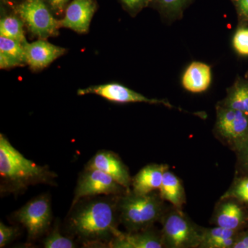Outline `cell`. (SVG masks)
I'll return each mask as SVG.
<instances>
[{"instance_id":"603a6c76","label":"cell","mask_w":248,"mask_h":248,"mask_svg":"<svg viewBox=\"0 0 248 248\" xmlns=\"http://www.w3.org/2000/svg\"><path fill=\"white\" fill-rule=\"evenodd\" d=\"M43 247L45 248H75L78 247L76 241L71 236H63L60 232V226L55 223L53 229L46 234L42 241Z\"/></svg>"},{"instance_id":"cb8c5ba5","label":"cell","mask_w":248,"mask_h":248,"mask_svg":"<svg viewBox=\"0 0 248 248\" xmlns=\"http://www.w3.org/2000/svg\"><path fill=\"white\" fill-rule=\"evenodd\" d=\"M221 198H232L239 202L248 203V177L239 178L234 180Z\"/></svg>"},{"instance_id":"83f0119b","label":"cell","mask_w":248,"mask_h":248,"mask_svg":"<svg viewBox=\"0 0 248 248\" xmlns=\"http://www.w3.org/2000/svg\"><path fill=\"white\" fill-rule=\"evenodd\" d=\"M237 16V27H248V0H230Z\"/></svg>"},{"instance_id":"f1b7e54d","label":"cell","mask_w":248,"mask_h":248,"mask_svg":"<svg viewBox=\"0 0 248 248\" xmlns=\"http://www.w3.org/2000/svg\"><path fill=\"white\" fill-rule=\"evenodd\" d=\"M54 16L57 18L63 17L67 6L72 0H44Z\"/></svg>"},{"instance_id":"d4e9b609","label":"cell","mask_w":248,"mask_h":248,"mask_svg":"<svg viewBox=\"0 0 248 248\" xmlns=\"http://www.w3.org/2000/svg\"><path fill=\"white\" fill-rule=\"evenodd\" d=\"M232 46L239 56L248 57V27H237L232 37Z\"/></svg>"},{"instance_id":"8992f818","label":"cell","mask_w":248,"mask_h":248,"mask_svg":"<svg viewBox=\"0 0 248 248\" xmlns=\"http://www.w3.org/2000/svg\"><path fill=\"white\" fill-rule=\"evenodd\" d=\"M12 218L27 230L29 242L40 239L50 231L53 221L50 196L43 194L34 197L15 212Z\"/></svg>"},{"instance_id":"1f68e13d","label":"cell","mask_w":248,"mask_h":248,"mask_svg":"<svg viewBox=\"0 0 248 248\" xmlns=\"http://www.w3.org/2000/svg\"><path fill=\"white\" fill-rule=\"evenodd\" d=\"M17 1L18 0H1V1L8 4H14V3L17 4Z\"/></svg>"},{"instance_id":"d6a6232c","label":"cell","mask_w":248,"mask_h":248,"mask_svg":"<svg viewBox=\"0 0 248 248\" xmlns=\"http://www.w3.org/2000/svg\"><path fill=\"white\" fill-rule=\"evenodd\" d=\"M245 78H248V71L246 72V74L244 76Z\"/></svg>"},{"instance_id":"5bb4252c","label":"cell","mask_w":248,"mask_h":248,"mask_svg":"<svg viewBox=\"0 0 248 248\" xmlns=\"http://www.w3.org/2000/svg\"><path fill=\"white\" fill-rule=\"evenodd\" d=\"M239 201L232 198H221L213 217L215 226L240 231L246 221V215Z\"/></svg>"},{"instance_id":"3957f363","label":"cell","mask_w":248,"mask_h":248,"mask_svg":"<svg viewBox=\"0 0 248 248\" xmlns=\"http://www.w3.org/2000/svg\"><path fill=\"white\" fill-rule=\"evenodd\" d=\"M117 206L120 223L128 232L151 228L156 222H161L169 209L155 191L141 195L128 190L120 196Z\"/></svg>"},{"instance_id":"4316f807","label":"cell","mask_w":248,"mask_h":248,"mask_svg":"<svg viewBox=\"0 0 248 248\" xmlns=\"http://www.w3.org/2000/svg\"><path fill=\"white\" fill-rule=\"evenodd\" d=\"M19 230L17 226H8L0 222V248H4L19 236Z\"/></svg>"},{"instance_id":"484cf974","label":"cell","mask_w":248,"mask_h":248,"mask_svg":"<svg viewBox=\"0 0 248 248\" xmlns=\"http://www.w3.org/2000/svg\"><path fill=\"white\" fill-rule=\"evenodd\" d=\"M123 9L132 17L138 16L142 10L151 6L153 0H118Z\"/></svg>"},{"instance_id":"5b68a950","label":"cell","mask_w":248,"mask_h":248,"mask_svg":"<svg viewBox=\"0 0 248 248\" xmlns=\"http://www.w3.org/2000/svg\"><path fill=\"white\" fill-rule=\"evenodd\" d=\"M13 9L37 40H47L59 35L62 28L60 19L54 16L44 0H22Z\"/></svg>"},{"instance_id":"8fae6325","label":"cell","mask_w":248,"mask_h":248,"mask_svg":"<svg viewBox=\"0 0 248 248\" xmlns=\"http://www.w3.org/2000/svg\"><path fill=\"white\" fill-rule=\"evenodd\" d=\"M97 10L95 0H72L63 17L60 19V25L79 34L88 33Z\"/></svg>"},{"instance_id":"e0dca14e","label":"cell","mask_w":248,"mask_h":248,"mask_svg":"<svg viewBox=\"0 0 248 248\" xmlns=\"http://www.w3.org/2000/svg\"><path fill=\"white\" fill-rule=\"evenodd\" d=\"M159 194L164 202H169L174 208L182 210L185 205L186 192L182 181L169 169L164 172Z\"/></svg>"},{"instance_id":"6da1fadb","label":"cell","mask_w":248,"mask_h":248,"mask_svg":"<svg viewBox=\"0 0 248 248\" xmlns=\"http://www.w3.org/2000/svg\"><path fill=\"white\" fill-rule=\"evenodd\" d=\"M119 197H86L71 206L65 224L68 236L76 238L84 247L108 248L111 240L120 231Z\"/></svg>"},{"instance_id":"44dd1931","label":"cell","mask_w":248,"mask_h":248,"mask_svg":"<svg viewBox=\"0 0 248 248\" xmlns=\"http://www.w3.org/2000/svg\"><path fill=\"white\" fill-rule=\"evenodd\" d=\"M195 0H153L152 7L158 11L165 22L180 20L184 12Z\"/></svg>"},{"instance_id":"9c48e42d","label":"cell","mask_w":248,"mask_h":248,"mask_svg":"<svg viewBox=\"0 0 248 248\" xmlns=\"http://www.w3.org/2000/svg\"><path fill=\"white\" fill-rule=\"evenodd\" d=\"M90 94H96L107 99L108 101L119 103V104L145 103V104L163 105L169 108L177 109L178 110L187 112L181 108L172 105L166 99H151L119 83L112 82L94 85V86H91L86 89H79L78 91V94L79 96Z\"/></svg>"},{"instance_id":"52a82bcc","label":"cell","mask_w":248,"mask_h":248,"mask_svg":"<svg viewBox=\"0 0 248 248\" xmlns=\"http://www.w3.org/2000/svg\"><path fill=\"white\" fill-rule=\"evenodd\" d=\"M214 133L233 151L244 149L248 143V115L217 104Z\"/></svg>"},{"instance_id":"ac0fdd59","label":"cell","mask_w":248,"mask_h":248,"mask_svg":"<svg viewBox=\"0 0 248 248\" xmlns=\"http://www.w3.org/2000/svg\"><path fill=\"white\" fill-rule=\"evenodd\" d=\"M25 65L24 46L17 41L0 36V68L9 70Z\"/></svg>"},{"instance_id":"4dcf8cb0","label":"cell","mask_w":248,"mask_h":248,"mask_svg":"<svg viewBox=\"0 0 248 248\" xmlns=\"http://www.w3.org/2000/svg\"><path fill=\"white\" fill-rule=\"evenodd\" d=\"M239 153L241 166L248 172V143L244 147V149L239 152Z\"/></svg>"},{"instance_id":"ffe728a7","label":"cell","mask_w":248,"mask_h":248,"mask_svg":"<svg viewBox=\"0 0 248 248\" xmlns=\"http://www.w3.org/2000/svg\"><path fill=\"white\" fill-rule=\"evenodd\" d=\"M217 104L248 115V78L238 77L233 84L227 89L224 99Z\"/></svg>"},{"instance_id":"d6986e66","label":"cell","mask_w":248,"mask_h":248,"mask_svg":"<svg viewBox=\"0 0 248 248\" xmlns=\"http://www.w3.org/2000/svg\"><path fill=\"white\" fill-rule=\"evenodd\" d=\"M240 231L216 226L205 228L199 248H232Z\"/></svg>"},{"instance_id":"ba28073f","label":"cell","mask_w":248,"mask_h":248,"mask_svg":"<svg viewBox=\"0 0 248 248\" xmlns=\"http://www.w3.org/2000/svg\"><path fill=\"white\" fill-rule=\"evenodd\" d=\"M128 190H127L116 182L113 178L102 171L84 169L78 178L71 206L86 197L102 195L120 196Z\"/></svg>"},{"instance_id":"4fadbf2b","label":"cell","mask_w":248,"mask_h":248,"mask_svg":"<svg viewBox=\"0 0 248 248\" xmlns=\"http://www.w3.org/2000/svg\"><path fill=\"white\" fill-rule=\"evenodd\" d=\"M110 248H163L161 231L154 227L134 232L120 231L108 244Z\"/></svg>"},{"instance_id":"7c38bea8","label":"cell","mask_w":248,"mask_h":248,"mask_svg":"<svg viewBox=\"0 0 248 248\" xmlns=\"http://www.w3.org/2000/svg\"><path fill=\"white\" fill-rule=\"evenodd\" d=\"M26 62L31 71L45 69L57 59L66 53V48L50 43L46 40H37L24 45Z\"/></svg>"},{"instance_id":"2e32d148","label":"cell","mask_w":248,"mask_h":248,"mask_svg":"<svg viewBox=\"0 0 248 248\" xmlns=\"http://www.w3.org/2000/svg\"><path fill=\"white\" fill-rule=\"evenodd\" d=\"M213 79L211 66L202 62H193L183 74V87L188 92H205L211 85Z\"/></svg>"},{"instance_id":"277c9868","label":"cell","mask_w":248,"mask_h":248,"mask_svg":"<svg viewBox=\"0 0 248 248\" xmlns=\"http://www.w3.org/2000/svg\"><path fill=\"white\" fill-rule=\"evenodd\" d=\"M163 243L166 248H199L203 228L195 224L179 210L168 209L161 218Z\"/></svg>"},{"instance_id":"7402d4cb","label":"cell","mask_w":248,"mask_h":248,"mask_svg":"<svg viewBox=\"0 0 248 248\" xmlns=\"http://www.w3.org/2000/svg\"><path fill=\"white\" fill-rule=\"evenodd\" d=\"M22 18L15 11L10 14L1 12L0 19V36L17 41L23 45L28 43Z\"/></svg>"},{"instance_id":"9a60e30c","label":"cell","mask_w":248,"mask_h":248,"mask_svg":"<svg viewBox=\"0 0 248 248\" xmlns=\"http://www.w3.org/2000/svg\"><path fill=\"white\" fill-rule=\"evenodd\" d=\"M169 169V165H147L132 178V191L135 193L146 195L159 190L164 172Z\"/></svg>"},{"instance_id":"30bf717a","label":"cell","mask_w":248,"mask_h":248,"mask_svg":"<svg viewBox=\"0 0 248 248\" xmlns=\"http://www.w3.org/2000/svg\"><path fill=\"white\" fill-rule=\"evenodd\" d=\"M85 169H96L102 171L113 178L116 182L130 190L132 177L129 170L120 156L114 152L101 150L88 161Z\"/></svg>"},{"instance_id":"f546056e","label":"cell","mask_w":248,"mask_h":248,"mask_svg":"<svg viewBox=\"0 0 248 248\" xmlns=\"http://www.w3.org/2000/svg\"><path fill=\"white\" fill-rule=\"evenodd\" d=\"M232 248H248V231L239 232Z\"/></svg>"},{"instance_id":"7a4b0ae2","label":"cell","mask_w":248,"mask_h":248,"mask_svg":"<svg viewBox=\"0 0 248 248\" xmlns=\"http://www.w3.org/2000/svg\"><path fill=\"white\" fill-rule=\"evenodd\" d=\"M58 174L48 166L28 159L0 134V192L1 196L19 195L31 186H56Z\"/></svg>"}]
</instances>
